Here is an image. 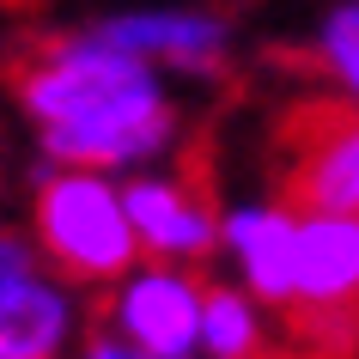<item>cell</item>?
Instances as JSON below:
<instances>
[{
	"label": "cell",
	"instance_id": "6da1fadb",
	"mask_svg": "<svg viewBox=\"0 0 359 359\" xmlns=\"http://www.w3.org/2000/svg\"><path fill=\"white\" fill-rule=\"evenodd\" d=\"M13 97L37 134L43 165L55 170H104L128 183L165 165L183 134L170 79L104 43L92 25L37 43L13 74Z\"/></svg>",
	"mask_w": 359,
	"mask_h": 359
},
{
	"label": "cell",
	"instance_id": "7a4b0ae2",
	"mask_svg": "<svg viewBox=\"0 0 359 359\" xmlns=\"http://www.w3.org/2000/svg\"><path fill=\"white\" fill-rule=\"evenodd\" d=\"M25 219H31L25 238L37 244L43 268H55L79 292H104V286H116L140 262L122 177L43 165L37 183H31V213Z\"/></svg>",
	"mask_w": 359,
	"mask_h": 359
},
{
	"label": "cell",
	"instance_id": "3957f363",
	"mask_svg": "<svg viewBox=\"0 0 359 359\" xmlns=\"http://www.w3.org/2000/svg\"><path fill=\"white\" fill-rule=\"evenodd\" d=\"M280 323L292 359H359V213L299 208V268Z\"/></svg>",
	"mask_w": 359,
	"mask_h": 359
},
{
	"label": "cell",
	"instance_id": "277c9868",
	"mask_svg": "<svg viewBox=\"0 0 359 359\" xmlns=\"http://www.w3.org/2000/svg\"><path fill=\"white\" fill-rule=\"evenodd\" d=\"M86 335V292L43 268L25 231L0 226V359H74Z\"/></svg>",
	"mask_w": 359,
	"mask_h": 359
},
{
	"label": "cell",
	"instance_id": "5b68a950",
	"mask_svg": "<svg viewBox=\"0 0 359 359\" xmlns=\"http://www.w3.org/2000/svg\"><path fill=\"white\" fill-rule=\"evenodd\" d=\"M201 299H208V280L195 268L134 262L116 286H104L97 329L128 341L147 359H201Z\"/></svg>",
	"mask_w": 359,
	"mask_h": 359
},
{
	"label": "cell",
	"instance_id": "8992f818",
	"mask_svg": "<svg viewBox=\"0 0 359 359\" xmlns=\"http://www.w3.org/2000/svg\"><path fill=\"white\" fill-rule=\"evenodd\" d=\"M92 31L165 79H219L238 49V25L219 6H122L92 19Z\"/></svg>",
	"mask_w": 359,
	"mask_h": 359
},
{
	"label": "cell",
	"instance_id": "52a82bcc",
	"mask_svg": "<svg viewBox=\"0 0 359 359\" xmlns=\"http://www.w3.org/2000/svg\"><path fill=\"white\" fill-rule=\"evenodd\" d=\"M122 195H128V226H134V244H140V262L201 268L208 256H219V208L201 189V177L158 165L128 177Z\"/></svg>",
	"mask_w": 359,
	"mask_h": 359
},
{
	"label": "cell",
	"instance_id": "ba28073f",
	"mask_svg": "<svg viewBox=\"0 0 359 359\" xmlns=\"http://www.w3.org/2000/svg\"><path fill=\"white\" fill-rule=\"evenodd\" d=\"M219 256L231 280L256 304L280 311L292 304V268H299V201L286 195H250L219 208Z\"/></svg>",
	"mask_w": 359,
	"mask_h": 359
},
{
	"label": "cell",
	"instance_id": "9c48e42d",
	"mask_svg": "<svg viewBox=\"0 0 359 359\" xmlns=\"http://www.w3.org/2000/svg\"><path fill=\"white\" fill-rule=\"evenodd\" d=\"M286 201L317 213H359V110L317 104L286 122Z\"/></svg>",
	"mask_w": 359,
	"mask_h": 359
},
{
	"label": "cell",
	"instance_id": "30bf717a",
	"mask_svg": "<svg viewBox=\"0 0 359 359\" xmlns=\"http://www.w3.org/2000/svg\"><path fill=\"white\" fill-rule=\"evenodd\" d=\"M274 311L256 304L238 280H208L201 299V359H280Z\"/></svg>",
	"mask_w": 359,
	"mask_h": 359
},
{
	"label": "cell",
	"instance_id": "8fae6325",
	"mask_svg": "<svg viewBox=\"0 0 359 359\" xmlns=\"http://www.w3.org/2000/svg\"><path fill=\"white\" fill-rule=\"evenodd\" d=\"M311 67L335 104L359 110V0H335L311 31Z\"/></svg>",
	"mask_w": 359,
	"mask_h": 359
},
{
	"label": "cell",
	"instance_id": "7c38bea8",
	"mask_svg": "<svg viewBox=\"0 0 359 359\" xmlns=\"http://www.w3.org/2000/svg\"><path fill=\"white\" fill-rule=\"evenodd\" d=\"M74 359H147V353H134L128 341H116V335H104V329H92V335L79 341Z\"/></svg>",
	"mask_w": 359,
	"mask_h": 359
},
{
	"label": "cell",
	"instance_id": "4fadbf2b",
	"mask_svg": "<svg viewBox=\"0 0 359 359\" xmlns=\"http://www.w3.org/2000/svg\"><path fill=\"white\" fill-rule=\"evenodd\" d=\"M0 208H6V183H0Z\"/></svg>",
	"mask_w": 359,
	"mask_h": 359
},
{
	"label": "cell",
	"instance_id": "5bb4252c",
	"mask_svg": "<svg viewBox=\"0 0 359 359\" xmlns=\"http://www.w3.org/2000/svg\"><path fill=\"white\" fill-rule=\"evenodd\" d=\"M0 6H19V0H0Z\"/></svg>",
	"mask_w": 359,
	"mask_h": 359
}]
</instances>
